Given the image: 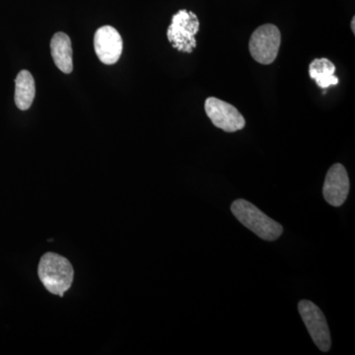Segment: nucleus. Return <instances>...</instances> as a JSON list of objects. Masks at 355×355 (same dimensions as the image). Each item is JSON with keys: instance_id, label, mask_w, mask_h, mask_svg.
Instances as JSON below:
<instances>
[{"instance_id": "423d86ee", "label": "nucleus", "mask_w": 355, "mask_h": 355, "mask_svg": "<svg viewBox=\"0 0 355 355\" xmlns=\"http://www.w3.org/2000/svg\"><path fill=\"white\" fill-rule=\"evenodd\" d=\"M205 109L212 123L224 132H235L241 130L246 125L244 116L233 105L216 97L207 98Z\"/></svg>"}, {"instance_id": "9b49d317", "label": "nucleus", "mask_w": 355, "mask_h": 355, "mask_svg": "<svg viewBox=\"0 0 355 355\" xmlns=\"http://www.w3.org/2000/svg\"><path fill=\"white\" fill-rule=\"evenodd\" d=\"M336 69V65L328 58H316L310 64L309 76L320 88L324 90L338 83V78L335 76Z\"/></svg>"}, {"instance_id": "f257e3e1", "label": "nucleus", "mask_w": 355, "mask_h": 355, "mask_svg": "<svg viewBox=\"0 0 355 355\" xmlns=\"http://www.w3.org/2000/svg\"><path fill=\"white\" fill-rule=\"evenodd\" d=\"M38 275L44 288L60 297L69 291L74 279L71 263L64 257L55 253H46L42 257Z\"/></svg>"}, {"instance_id": "39448f33", "label": "nucleus", "mask_w": 355, "mask_h": 355, "mask_svg": "<svg viewBox=\"0 0 355 355\" xmlns=\"http://www.w3.org/2000/svg\"><path fill=\"white\" fill-rule=\"evenodd\" d=\"M298 311L318 349L324 352H329L331 345V334L323 312L308 300L299 302Z\"/></svg>"}, {"instance_id": "9d476101", "label": "nucleus", "mask_w": 355, "mask_h": 355, "mask_svg": "<svg viewBox=\"0 0 355 355\" xmlns=\"http://www.w3.org/2000/svg\"><path fill=\"white\" fill-rule=\"evenodd\" d=\"M36 95L35 80L28 70H22L15 79V104L18 109L26 111L31 107Z\"/></svg>"}, {"instance_id": "6e6552de", "label": "nucleus", "mask_w": 355, "mask_h": 355, "mask_svg": "<svg viewBox=\"0 0 355 355\" xmlns=\"http://www.w3.org/2000/svg\"><path fill=\"white\" fill-rule=\"evenodd\" d=\"M349 178L347 170L340 163L331 166L327 173L323 187V195L326 202L338 207L347 200L349 193Z\"/></svg>"}, {"instance_id": "f03ea898", "label": "nucleus", "mask_w": 355, "mask_h": 355, "mask_svg": "<svg viewBox=\"0 0 355 355\" xmlns=\"http://www.w3.org/2000/svg\"><path fill=\"white\" fill-rule=\"evenodd\" d=\"M231 211L245 227L266 241H275L284 232L279 222L273 220L248 200H236L231 205Z\"/></svg>"}, {"instance_id": "20e7f679", "label": "nucleus", "mask_w": 355, "mask_h": 355, "mask_svg": "<svg viewBox=\"0 0 355 355\" xmlns=\"http://www.w3.org/2000/svg\"><path fill=\"white\" fill-rule=\"evenodd\" d=\"M282 34L275 25L260 26L252 34L249 50L252 58L261 64H270L279 55Z\"/></svg>"}, {"instance_id": "f8f14e48", "label": "nucleus", "mask_w": 355, "mask_h": 355, "mask_svg": "<svg viewBox=\"0 0 355 355\" xmlns=\"http://www.w3.org/2000/svg\"><path fill=\"white\" fill-rule=\"evenodd\" d=\"M355 17L352 18V32L355 33V27H354Z\"/></svg>"}, {"instance_id": "1a4fd4ad", "label": "nucleus", "mask_w": 355, "mask_h": 355, "mask_svg": "<svg viewBox=\"0 0 355 355\" xmlns=\"http://www.w3.org/2000/svg\"><path fill=\"white\" fill-rule=\"evenodd\" d=\"M51 51L58 69L62 70L64 73H71L73 70V62H72V46L69 37L62 32L55 34L51 42Z\"/></svg>"}, {"instance_id": "7ed1b4c3", "label": "nucleus", "mask_w": 355, "mask_h": 355, "mask_svg": "<svg viewBox=\"0 0 355 355\" xmlns=\"http://www.w3.org/2000/svg\"><path fill=\"white\" fill-rule=\"evenodd\" d=\"M198 30L200 21L198 16L191 11L182 9L173 16L171 25L168 28V40L176 50L191 53L197 46L195 36Z\"/></svg>"}, {"instance_id": "0eeeda50", "label": "nucleus", "mask_w": 355, "mask_h": 355, "mask_svg": "<svg viewBox=\"0 0 355 355\" xmlns=\"http://www.w3.org/2000/svg\"><path fill=\"white\" fill-rule=\"evenodd\" d=\"M96 55L103 64H116L123 53V39L120 33L112 26H103L95 33Z\"/></svg>"}]
</instances>
